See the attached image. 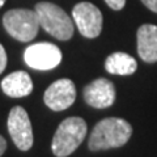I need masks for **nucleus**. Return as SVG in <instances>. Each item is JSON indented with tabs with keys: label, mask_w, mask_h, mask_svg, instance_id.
<instances>
[{
	"label": "nucleus",
	"mask_w": 157,
	"mask_h": 157,
	"mask_svg": "<svg viewBox=\"0 0 157 157\" xmlns=\"http://www.w3.org/2000/svg\"><path fill=\"white\" fill-rule=\"evenodd\" d=\"M132 127L122 118H105L94 126L89 136V149L93 152L119 148L130 140Z\"/></svg>",
	"instance_id": "obj_1"
},
{
	"label": "nucleus",
	"mask_w": 157,
	"mask_h": 157,
	"mask_svg": "<svg viewBox=\"0 0 157 157\" xmlns=\"http://www.w3.org/2000/svg\"><path fill=\"white\" fill-rule=\"evenodd\" d=\"M86 122L80 117H70L59 124L52 137L51 149L56 157L73 153L86 136Z\"/></svg>",
	"instance_id": "obj_2"
},
{
	"label": "nucleus",
	"mask_w": 157,
	"mask_h": 157,
	"mask_svg": "<svg viewBox=\"0 0 157 157\" xmlns=\"http://www.w3.org/2000/svg\"><path fill=\"white\" fill-rule=\"evenodd\" d=\"M39 25L59 41H68L73 36V22L70 16L56 4L41 2L36 8Z\"/></svg>",
	"instance_id": "obj_3"
},
{
	"label": "nucleus",
	"mask_w": 157,
	"mask_h": 157,
	"mask_svg": "<svg viewBox=\"0 0 157 157\" xmlns=\"http://www.w3.org/2000/svg\"><path fill=\"white\" fill-rule=\"evenodd\" d=\"M3 25L9 36L20 42L33 41L41 26L36 11L24 8L8 11L3 16Z\"/></svg>",
	"instance_id": "obj_4"
},
{
	"label": "nucleus",
	"mask_w": 157,
	"mask_h": 157,
	"mask_svg": "<svg viewBox=\"0 0 157 157\" xmlns=\"http://www.w3.org/2000/svg\"><path fill=\"white\" fill-rule=\"evenodd\" d=\"M24 60L33 70L48 71L58 67L62 62V51L58 46L48 42L34 43L24 52Z\"/></svg>",
	"instance_id": "obj_5"
},
{
	"label": "nucleus",
	"mask_w": 157,
	"mask_h": 157,
	"mask_svg": "<svg viewBox=\"0 0 157 157\" xmlns=\"http://www.w3.org/2000/svg\"><path fill=\"white\" fill-rule=\"evenodd\" d=\"M8 132L14 145L20 151H29L33 145V130L26 110L21 106H14L8 115Z\"/></svg>",
	"instance_id": "obj_6"
},
{
	"label": "nucleus",
	"mask_w": 157,
	"mask_h": 157,
	"mask_svg": "<svg viewBox=\"0 0 157 157\" xmlns=\"http://www.w3.org/2000/svg\"><path fill=\"white\" fill-rule=\"evenodd\" d=\"M72 17L78 32L85 38H96L102 30V13L92 3H78L72 9Z\"/></svg>",
	"instance_id": "obj_7"
},
{
	"label": "nucleus",
	"mask_w": 157,
	"mask_h": 157,
	"mask_svg": "<svg viewBox=\"0 0 157 157\" xmlns=\"http://www.w3.org/2000/svg\"><path fill=\"white\" fill-rule=\"evenodd\" d=\"M76 100V88L70 78H60L54 81L46 89L43 101L47 107L54 111L68 109Z\"/></svg>",
	"instance_id": "obj_8"
},
{
	"label": "nucleus",
	"mask_w": 157,
	"mask_h": 157,
	"mask_svg": "<svg viewBox=\"0 0 157 157\" xmlns=\"http://www.w3.org/2000/svg\"><path fill=\"white\" fill-rule=\"evenodd\" d=\"M84 100L89 106L96 109H105L114 104L115 88L107 78H97L84 88Z\"/></svg>",
	"instance_id": "obj_9"
},
{
	"label": "nucleus",
	"mask_w": 157,
	"mask_h": 157,
	"mask_svg": "<svg viewBox=\"0 0 157 157\" xmlns=\"http://www.w3.org/2000/svg\"><path fill=\"white\" fill-rule=\"evenodd\" d=\"M137 52L147 63L157 62V26L145 24L137 30Z\"/></svg>",
	"instance_id": "obj_10"
},
{
	"label": "nucleus",
	"mask_w": 157,
	"mask_h": 157,
	"mask_svg": "<svg viewBox=\"0 0 157 157\" xmlns=\"http://www.w3.org/2000/svg\"><path fill=\"white\" fill-rule=\"evenodd\" d=\"M2 90L12 98L26 97L33 90L32 77L25 71L12 72L2 80Z\"/></svg>",
	"instance_id": "obj_11"
},
{
	"label": "nucleus",
	"mask_w": 157,
	"mask_h": 157,
	"mask_svg": "<svg viewBox=\"0 0 157 157\" xmlns=\"http://www.w3.org/2000/svg\"><path fill=\"white\" fill-rule=\"evenodd\" d=\"M105 68L113 75H132L137 70V63L128 54L117 51L106 58Z\"/></svg>",
	"instance_id": "obj_12"
},
{
	"label": "nucleus",
	"mask_w": 157,
	"mask_h": 157,
	"mask_svg": "<svg viewBox=\"0 0 157 157\" xmlns=\"http://www.w3.org/2000/svg\"><path fill=\"white\" fill-rule=\"evenodd\" d=\"M106 4L109 6L111 9H114V11H119L124 7L126 4V0H105Z\"/></svg>",
	"instance_id": "obj_13"
},
{
	"label": "nucleus",
	"mask_w": 157,
	"mask_h": 157,
	"mask_svg": "<svg viewBox=\"0 0 157 157\" xmlns=\"http://www.w3.org/2000/svg\"><path fill=\"white\" fill-rule=\"evenodd\" d=\"M7 67V52L4 50L3 45L0 43V73H2Z\"/></svg>",
	"instance_id": "obj_14"
},
{
	"label": "nucleus",
	"mask_w": 157,
	"mask_h": 157,
	"mask_svg": "<svg viewBox=\"0 0 157 157\" xmlns=\"http://www.w3.org/2000/svg\"><path fill=\"white\" fill-rule=\"evenodd\" d=\"M141 3H143L147 8H149L151 11L157 13V0H141Z\"/></svg>",
	"instance_id": "obj_15"
},
{
	"label": "nucleus",
	"mask_w": 157,
	"mask_h": 157,
	"mask_svg": "<svg viewBox=\"0 0 157 157\" xmlns=\"http://www.w3.org/2000/svg\"><path fill=\"white\" fill-rule=\"evenodd\" d=\"M6 149H7V141L2 135H0V157L3 156V153L6 152Z\"/></svg>",
	"instance_id": "obj_16"
},
{
	"label": "nucleus",
	"mask_w": 157,
	"mask_h": 157,
	"mask_svg": "<svg viewBox=\"0 0 157 157\" xmlns=\"http://www.w3.org/2000/svg\"><path fill=\"white\" fill-rule=\"evenodd\" d=\"M4 3H6V0H0V8L4 6Z\"/></svg>",
	"instance_id": "obj_17"
}]
</instances>
